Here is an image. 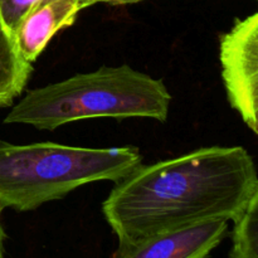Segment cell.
Masks as SVG:
<instances>
[{"mask_svg": "<svg viewBox=\"0 0 258 258\" xmlns=\"http://www.w3.org/2000/svg\"><path fill=\"white\" fill-rule=\"evenodd\" d=\"M171 95L160 78L127 64L101 67L29 91L7 115L5 123L53 131L90 118H153L165 122Z\"/></svg>", "mask_w": 258, "mask_h": 258, "instance_id": "7a4b0ae2", "label": "cell"}, {"mask_svg": "<svg viewBox=\"0 0 258 258\" xmlns=\"http://www.w3.org/2000/svg\"><path fill=\"white\" fill-rule=\"evenodd\" d=\"M90 5L96 4V3H107L112 5H125V4H134V3L143 2V0H86Z\"/></svg>", "mask_w": 258, "mask_h": 258, "instance_id": "30bf717a", "label": "cell"}, {"mask_svg": "<svg viewBox=\"0 0 258 258\" xmlns=\"http://www.w3.org/2000/svg\"><path fill=\"white\" fill-rule=\"evenodd\" d=\"M30 72L32 64L20 57L13 35L0 19V108L12 105L22 93Z\"/></svg>", "mask_w": 258, "mask_h": 258, "instance_id": "52a82bcc", "label": "cell"}, {"mask_svg": "<svg viewBox=\"0 0 258 258\" xmlns=\"http://www.w3.org/2000/svg\"><path fill=\"white\" fill-rule=\"evenodd\" d=\"M143 164L135 146L81 148L0 140V208L34 211L93 181H118Z\"/></svg>", "mask_w": 258, "mask_h": 258, "instance_id": "3957f363", "label": "cell"}, {"mask_svg": "<svg viewBox=\"0 0 258 258\" xmlns=\"http://www.w3.org/2000/svg\"><path fill=\"white\" fill-rule=\"evenodd\" d=\"M222 77L232 107L258 134V14L236 20L222 35Z\"/></svg>", "mask_w": 258, "mask_h": 258, "instance_id": "277c9868", "label": "cell"}, {"mask_svg": "<svg viewBox=\"0 0 258 258\" xmlns=\"http://www.w3.org/2000/svg\"><path fill=\"white\" fill-rule=\"evenodd\" d=\"M42 2L44 0H0V19L8 32L14 35L23 18Z\"/></svg>", "mask_w": 258, "mask_h": 258, "instance_id": "9c48e42d", "label": "cell"}, {"mask_svg": "<svg viewBox=\"0 0 258 258\" xmlns=\"http://www.w3.org/2000/svg\"><path fill=\"white\" fill-rule=\"evenodd\" d=\"M258 196L254 161L242 146H209L140 165L102 204L118 244L193 226L233 221Z\"/></svg>", "mask_w": 258, "mask_h": 258, "instance_id": "6da1fadb", "label": "cell"}, {"mask_svg": "<svg viewBox=\"0 0 258 258\" xmlns=\"http://www.w3.org/2000/svg\"><path fill=\"white\" fill-rule=\"evenodd\" d=\"M91 7L86 0H44L35 5L14 32L20 57L32 64L54 34L75 23L78 13Z\"/></svg>", "mask_w": 258, "mask_h": 258, "instance_id": "8992f818", "label": "cell"}, {"mask_svg": "<svg viewBox=\"0 0 258 258\" xmlns=\"http://www.w3.org/2000/svg\"><path fill=\"white\" fill-rule=\"evenodd\" d=\"M2 212L3 209L0 208V258H4V242L5 238H7V234H5L2 224Z\"/></svg>", "mask_w": 258, "mask_h": 258, "instance_id": "8fae6325", "label": "cell"}, {"mask_svg": "<svg viewBox=\"0 0 258 258\" xmlns=\"http://www.w3.org/2000/svg\"><path fill=\"white\" fill-rule=\"evenodd\" d=\"M232 222L234 226L229 258H258V196Z\"/></svg>", "mask_w": 258, "mask_h": 258, "instance_id": "ba28073f", "label": "cell"}, {"mask_svg": "<svg viewBox=\"0 0 258 258\" xmlns=\"http://www.w3.org/2000/svg\"><path fill=\"white\" fill-rule=\"evenodd\" d=\"M228 231V221H208L118 244L111 258H209Z\"/></svg>", "mask_w": 258, "mask_h": 258, "instance_id": "5b68a950", "label": "cell"}]
</instances>
